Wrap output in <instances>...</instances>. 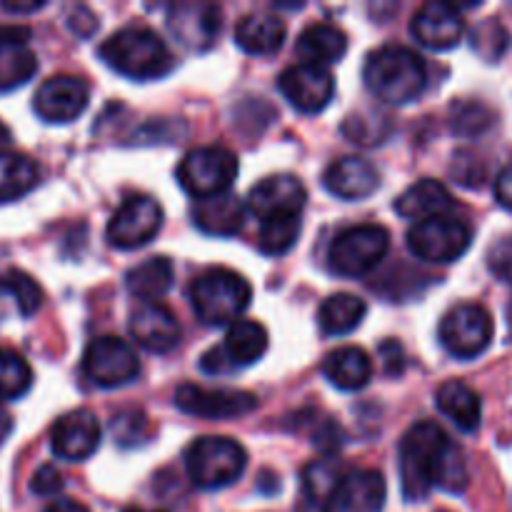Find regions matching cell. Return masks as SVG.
I'll list each match as a JSON object with an SVG mask.
<instances>
[{"label": "cell", "mask_w": 512, "mask_h": 512, "mask_svg": "<svg viewBox=\"0 0 512 512\" xmlns=\"http://www.w3.org/2000/svg\"><path fill=\"white\" fill-rule=\"evenodd\" d=\"M363 78L375 98L390 105H405L423 95L428 85V65L405 45H383L368 55Z\"/></svg>", "instance_id": "obj_1"}, {"label": "cell", "mask_w": 512, "mask_h": 512, "mask_svg": "<svg viewBox=\"0 0 512 512\" xmlns=\"http://www.w3.org/2000/svg\"><path fill=\"white\" fill-rule=\"evenodd\" d=\"M100 58L130 80H158L173 70L175 60L158 33L143 25H125L115 30L103 45Z\"/></svg>", "instance_id": "obj_2"}, {"label": "cell", "mask_w": 512, "mask_h": 512, "mask_svg": "<svg viewBox=\"0 0 512 512\" xmlns=\"http://www.w3.org/2000/svg\"><path fill=\"white\" fill-rule=\"evenodd\" d=\"M253 300V288L243 275L228 268H213L190 288V303L205 325L233 323Z\"/></svg>", "instance_id": "obj_3"}, {"label": "cell", "mask_w": 512, "mask_h": 512, "mask_svg": "<svg viewBox=\"0 0 512 512\" xmlns=\"http://www.w3.org/2000/svg\"><path fill=\"white\" fill-rule=\"evenodd\" d=\"M448 440L445 430L433 420L415 423L400 443V480L403 495L413 500H425L433 490V465L440 448Z\"/></svg>", "instance_id": "obj_4"}, {"label": "cell", "mask_w": 512, "mask_h": 512, "mask_svg": "<svg viewBox=\"0 0 512 512\" xmlns=\"http://www.w3.org/2000/svg\"><path fill=\"white\" fill-rule=\"evenodd\" d=\"M248 455L240 443L220 435L198 438L185 453L190 480L203 490H220L233 485L243 475Z\"/></svg>", "instance_id": "obj_5"}, {"label": "cell", "mask_w": 512, "mask_h": 512, "mask_svg": "<svg viewBox=\"0 0 512 512\" xmlns=\"http://www.w3.org/2000/svg\"><path fill=\"white\" fill-rule=\"evenodd\" d=\"M235 178H238V158L223 145H203L190 150L178 168L183 190L198 200L230 193Z\"/></svg>", "instance_id": "obj_6"}, {"label": "cell", "mask_w": 512, "mask_h": 512, "mask_svg": "<svg viewBox=\"0 0 512 512\" xmlns=\"http://www.w3.org/2000/svg\"><path fill=\"white\" fill-rule=\"evenodd\" d=\"M390 248V233L383 225H353L335 235L330 245V268L345 278L370 273Z\"/></svg>", "instance_id": "obj_7"}, {"label": "cell", "mask_w": 512, "mask_h": 512, "mask_svg": "<svg viewBox=\"0 0 512 512\" xmlns=\"http://www.w3.org/2000/svg\"><path fill=\"white\" fill-rule=\"evenodd\" d=\"M493 318L478 303L455 305L440 320V343L453 358L473 360L483 355L493 343Z\"/></svg>", "instance_id": "obj_8"}, {"label": "cell", "mask_w": 512, "mask_h": 512, "mask_svg": "<svg viewBox=\"0 0 512 512\" xmlns=\"http://www.w3.org/2000/svg\"><path fill=\"white\" fill-rule=\"evenodd\" d=\"M470 243H473L470 225L450 215L423 220L408 230V248L413 250L415 258L428 263H455L468 253Z\"/></svg>", "instance_id": "obj_9"}, {"label": "cell", "mask_w": 512, "mask_h": 512, "mask_svg": "<svg viewBox=\"0 0 512 512\" xmlns=\"http://www.w3.org/2000/svg\"><path fill=\"white\" fill-rule=\"evenodd\" d=\"M83 370L90 383L98 388H123L140 375V358L125 340L103 335L85 350Z\"/></svg>", "instance_id": "obj_10"}, {"label": "cell", "mask_w": 512, "mask_h": 512, "mask_svg": "<svg viewBox=\"0 0 512 512\" xmlns=\"http://www.w3.org/2000/svg\"><path fill=\"white\" fill-rule=\"evenodd\" d=\"M163 225V208L150 195L128 198L108 223V243L118 250H135L150 243Z\"/></svg>", "instance_id": "obj_11"}, {"label": "cell", "mask_w": 512, "mask_h": 512, "mask_svg": "<svg viewBox=\"0 0 512 512\" xmlns=\"http://www.w3.org/2000/svg\"><path fill=\"white\" fill-rule=\"evenodd\" d=\"M175 405L195 418L235 420L253 413L258 408V398L248 390H208L188 383L175 390Z\"/></svg>", "instance_id": "obj_12"}, {"label": "cell", "mask_w": 512, "mask_h": 512, "mask_svg": "<svg viewBox=\"0 0 512 512\" xmlns=\"http://www.w3.org/2000/svg\"><path fill=\"white\" fill-rule=\"evenodd\" d=\"M278 88L295 110L313 115L328 108L330 98L335 93V80L328 68L298 63L280 73Z\"/></svg>", "instance_id": "obj_13"}, {"label": "cell", "mask_w": 512, "mask_h": 512, "mask_svg": "<svg viewBox=\"0 0 512 512\" xmlns=\"http://www.w3.org/2000/svg\"><path fill=\"white\" fill-rule=\"evenodd\" d=\"M168 28L180 45L193 53H203L220 35L223 15H220L218 5L188 0V3H178L168 10Z\"/></svg>", "instance_id": "obj_14"}, {"label": "cell", "mask_w": 512, "mask_h": 512, "mask_svg": "<svg viewBox=\"0 0 512 512\" xmlns=\"http://www.w3.org/2000/svg\"><path fill=\"white\" fill-rule=\"evenodd\" d=\"M308 200V190L300 183L295 175L280 173L270 175V178L260 180L248 195V205L245 208L263 220L270 218H288V215H300Z\"/></svg>", "instance_id": "obj_15"}, {"label": "cell", "mask_w": 512, "mask_h": 512, "mask_svg": "<svg viewBox=\"0 0 512 512\" xmlns=\"http://www.w3.org/2000/svg\"><path fill=\"white\" fill-rule=\"evenodd\" d=\"M90 88L85 80L73 75H55L38 88L33 110L45 123H70L88 108Z\"/></svg>", "instance_id": "obj_16"}, {"label": "cell", "mask_w": 512, "mask_h": 512, "mask_svg": "<svg viewBox=\"0 0 512 512\" xmlns=\"http://www.w3.org/2000/svg\"><path fill=\"white\" fill-rule=\"evenodd\" d=\"M100 425L90 410H73L55 423L50 448L60 460L83 463L98 450Z\"/></svg>", "instance_id": "obj_17"}, {"label": "cell", "mask_w": 512, "mask_h": 512, "mask_svg": "<svg viewBox=\"0 0 512 512\" xmlns=\"http://www.w3.org/2000/svg\"><path fill=\"white\" fill-rule=\"evenodd\" d=\"M415 40L420 45L430 50H450L463 40L465 33V23H463V15L455 5L450 3H425L423 8L415 13L413 25Z\"/></svg>", "instance_id": "obj_18"}, {"label": "cell", "mask_w": 512, "mask_h": 512, "mask_svg": "<svg viewBox=\"0 0 512 512\" xmlns=\"http://www.w3.org/2000/svg\"><path fill=\"white\" fill-rule=\"evenodd\" d=\"M130 335L150 353H170L180 343V323L165 305L140 303L130 313Z\"/></svg>", "instance_id": "obj_19"}, {"label": "cell", "mask_w": 512, "mask_h": 512, "mask_svg": "<svg viewBox=\"0 0 512 512\" xmlns=\"http://www.w3.org/2000/svg\"><path fill=\"white\" fill-rule=\"evenodd\" d=\"M388 488L378 470H348L335 490V512H383Z\"/></svg>", "instance_id": "obj_20"}, {"label": "cell", "mask_w": 512, "mask_h": 512, "mask_svg": "<svg viewBox=\"0 0 512 512\" xmlns=\"http://www.w3.org/2000/svg\"><path fill=\"white\" fill-rule=\"evenodd\" d=\"M325 188L340 200H365L380 188V173L370 160L345 155L325 170Z\"/></svg>", "instance_id": "obj_21"}, {"label": "cell", "mask_w": 512, "mask_h": 512, "mask_svg": "<svg viewBox=\"0 0 512 512\" xmlns=\"http://www.w3.org/2000/svg\"><path fill=\"white\" fill-rule=\"evenodd\" d=\"M400 218L423 223L430 218H443L455 210V198L440 180L423 178L415 185H410L395 203Z\"/></svg>", "instance_id": "obj_22"}, {"label": "cell", "mask_w": 512, "mask_h": 512, "mask_svg": "<svg viewBox=\"0 0 512 512\" xmlns=\"http://www.w3.org/2000/svg\"><path fill=\"white\" fill-rule=\"evenodd\" d=\"M245 208L243 200L233 193L218 195V198L198 200V205L193 208L195 225H198L203 233L215 235V238H233L243 230L245 223Z\"/></svg>", "instance_id": "obj_23"}, {"label": "cell", "mask_w": 512, "mask_h": 512, "mask_svg": "<svg viewBox=\"0 0 512 512\" xmlns=\"http://www.w3.org/2000/svg\"><path fill=\"white\" fill-rule=\"evenodd\" d=\"M285 23L275 13L245 15L235 28V43L248 55H273L283 48Z\"/></svg>", "instance_id": "obj_24"}, {"label": "cell", "mask_w": 512, "mask_h": 512, "mask_svg": "<svg viewBox=\"0 0 512 512\" xmlns=\"http://www.w3.org/2000/svg\"><path fill=\"white\" fill-rule=\"evenodd\" d=\"M295 50L303 63L328 68L348 53V35L333 23H315L300 33Z\"/></svg>", "instance_id": "obj_25"}, {"label": "cell", "mask_w": 512, "mask_h": 512, "mask_svg": "<svg viewBox=\"0 0 512 512\" xmlns=\"http://www.w3.org/2000/svg\"><path fill=\"white\" fill-rule=\"evenodd\" d=\"M435 403H438L440 413L453 420V425H458L463 433H475L480 428L483 405H480L478 393L463 380H448L440 385L435 393Z\"/></svg>", "instance_id": "obj_26"}, {"label": "cell", "mask_w": 512, "mask_h": 512, "mask_svg": "<svg viewBox=\"0 0 512 512\" xmlns=\"http://www.w3.org/2000/svg\"><path fill=\"white\" fill-rule=\"evenodd\" d=\"M323 373L338 390H360L373 378V360L363 348L345 345L325 358Z\"/></svg>", "instance_id": "obj_27"}, {"label": "cell", "mask_w": 512, "mask_h": 512, "mask_svg": "<svg viewBox=\"0 0 512 512\" xmlns=\"http://www.w3.org/2000/svg\"><path fill=\"white\" fill-rule=\"evenodd\" d=\"M173 280L175 268L168 258H163V255L148 258L145 263L130 268L128 275H125L128 290L135 298L143 300V303H155L158 298H163V295L173 288Z\"/></svg>", "instance_id": "obj_28"}, {"label": "cell", "mask_w": 512, "mask_h": 512, "mask_svg": "<svg viewBox=\"0 0 512 512\" xmlns=\"http://www.w3.org/2000/svg\"><path fill=\"white\" fill-rule=\"evenodd\" d=\"M268 343V330L263 325L255 320H235L225 335L223 353L235 368H245V365L258 363L268 353Z\"/></svg>", "instance_id": "obj_29"}, {"label": "cell", "mask_w": 512, "mask_h": 512, "mask_svg": "<svg viewBox=\"0 0 512 512\" xmlns=\"http://www.w3.org/2000/svg\"><path fill=\"white\" fill-rule=\"evenodd\" d=\"M368 315V305L353 293H335L320 305V328L328 335H348L358 328Z\"/></svg>", "instance_id": "obj_30"}, {"label": "cell", "mask_w": 512, "mask_h": 512, "mask_svg": "<svg viewBox=\"0 0 512 512\" xmlns=\"http://www.w3.org/2000/svg\"><path fill=\"white\" fill-rule=\"evenodd\" d=\"M348 470L333 458H323L310 463L303 470V500L305 503L320 505V508H333L335 490H338L340 480L345 478Z\"/></svg>", "instance_id": "obj_31"}, {"label": "cell", "mask_w": 512, "mask_h": 512, "mask_svg": "<svg viewBox=\"0 0 512 512\" xmlns=\"http://www.w3.org/2000/svg\"><path fill=\"white\" fill-rule=\"evenodd\" d=\"M35 185H38V165L28 155L3 150L0 153V203L23 198Z\"/></svg>", "instance_id": "obj_32"}, {"label": "cell", "mask_w": 512, "mask_h": 512, "mask_svg": "<svg viewBox=\"0 0 512 512\" xmlns=\"http://www.w3.org/2000/svg\"><path fill=\"white\" fill-rule=\"evenodd\" d=\"M470 483L468 460H465L463 448L453 440H445L438 458L433 465V488L445 490V493H463Z\"/></svg>", "instance_id": "obj_33"}, {"label": "cell", "mask_w": 512, "mask_h": 512, "mask_svg": "<svg viewBox=\"0 0 512 512\" xmlns=\"http://www.w3.org/2000/svg\"><path fill=\"white\" fill-rule=\"evenodd\" d=\"M38 70V58L25 43L3 45L0 48V93L20 88Z\"/></svg>", "instance_id": "obj_34"}, {"label": "cell", "mask_w": 512, "mask_h": 512, "mask_svg": "<svg viewBox=\"0 0 512 512\" xmlns=\"http://www.w3.org/2000/svg\"><path fill=\"white\" fill-rule=\"evenodd\" d=\"M343 133L350 143L373 148V145L385 143V138L393 133V123H390V115L380 110H358L345 118Z\"/></svg>", "instance_id": "obj_35"}, {"label": "cell", "mask_w": 512, "mask_h": 512, "mask_svg": "<svg viewBox=\"0 0 512 512\" xmlns=\"http://www.w3.org/2000/svg\"><path fill=\"white\" fill-rule=\"evenodd\" d=\"M300 215H288V218H270L260 223L258 233V245L265 255H285L293 250V245L298 243L300 238Z\"/></svg>", "instance_id": "obj_36"}, {"label": "cell", "mask_w": 512, "mask_h": 512, "mask_svg": "<svg viewBox=\"0 0 512 512\" xmlns=\"http://www.w3.org/2000/svg\"><path fill=\"white\" fill-rule=\"evenodd\" d=\"M33 385V370L23 355L10 348H0V400H18Z\"/></svg>", "instance_id": "obj_37"}, {"label": "cell", "mask_w": 512, "mask_h": 512, "mask_svg": "<svg viewBox=\"0 0 512 512\" xmlns=\"http://www.w3.org/2000/svg\"><path fill=\"white\" fill-rule=\"evenodd\" d=\"M0 293L10 295L18 305V313L30 318L33 313H38L40 303H43V290L35 283L30 275H25L23 270H5L0 275Z\"/></svg>", "instance_id": "obj_38"}, {"label": "cell", "mask_w": 512, "mask_h": 512, "mask_svg": "<svg viewBox=\"0 0 512 512\" xmlns=\"http://www.w3.org/2000/svg\"><path fill=\"white\" fill-rule=\"evenodd\" d=\"M493 125V113L483 103L460 100L453 105V130L460 135H480Z\"/></svg>", "instance_id": "obj_39"}, {"label": "cell", "mask_w": 512, "mask_h": 512, "mask_svg": "<svg viewBox=\"0 0 512 512\" xmlns=\"http://www.w3.org/2000/svg\"><path fill=\"white\" fill-rule=\"evenodd\" d=\"M473 48L485 60H498L508 48V30L503 28L498 18L485 20L473 30Z\"/></svg>", "instance_id": "obj_40"}, {"label": "cell", "mask_w": 512, "mask_h": 512, "mask_svg": "<svg viewBox=\"0 0 512 512\" xmlns=\"http://www.w3.org/2000/svg\"><path fill=\"white\" fill-rule=\"evenodd\" d=\"M488 268L495 278L512 285V238L498 240V243L488 250Z\"/></svg>", "instance_id": "obj_41"}, {"label": "cell", "mask_w": 512, "mask_h": 512, "mask_svg": "<svg viewBox=\"0 0 512 512\" xmlns=\"http://www.w3.org/2000/svg\"><path fill=\"white\" fill-rule=\"evenodd\" d=\"M30 490H33L35 495H40V498H50V495L63 490V475H60L53 465H43V468H38V473L33 475Z\"/></svg>", "instance_id": "obj_42"}, {"label": "cell", "mask_w": 512, "mask_h": 512, "mask_svg": "<svg viewBox=\"0 0 512 512\" xmlns=\"http://www.w3.org/2000/svg\"><path fill=\"white\" fill-rule=\"evenodd\" d=\"M200 368H203V373L208 375H230L233 370H238L233 363H230L228 355L223 353V348L208 350V353L200 358Z\"/></svg>", "instance_id": "obj_43"}, {"label": "cell", "mask_w": 512, "mask_h": 512, "mask_svg": "<svg viewBox=\"0 0 512 512\" xmlns=\"http://www.w3.org/2000/svg\"><path fill=\"white\" fill-rule=\"evenodd\" d=\"M68 25H70V30H75V33L83 35L85 38V35H90L93 30H98V18H95L88 8H75V10H70Z\"/></svg>", "instance_id": "obj_44"}, {"label": "cell", "mask_w": 512, "mask_h": 512, "mask_svg": "<svg viewBox=\"0 0 512 512\" xmlns=\"http://www.w3.org/2000/svg\"><path fill=\"white\" fill-rule=\"evenodd\" d=\"M495 195H498L500 205L512 213V165H508V168L498 175V180H495Z\"/></svg>", "instance_id": "obj_45"}, {"label": "cell", "mask_w": 512, "mask_h": 512, "mask_svg": "<svg viewBox=\"0 0 512 512\" xmlns=\"http://www.w3.org/2000/svg\"><path fill=\"white\" fill-rule=\"evenodd\" d=\"M28 38H30L28 28H20V25H0V48L13 43H28Z\"/></svg>", "instance_id": "obj_46"}, {"label": "cell", "mask_w": 512, "mask_h": 512, "mask_svg": "<svg viewBox=\"0 0 512 512\" xmlns=\"http://www.w3.org/2000/svg\"><path fill=\"white\" fill-rule=\"evenodd\" d=\"M0 5L8 13H35V10L45 8V0H30V3H23V0H3Z\"/></svg>", "instance_id": "obj_47"}, {"label": "cell", "mask_w": 512, "mask_h": 512, "mask_svg": "<svg viewBox=\"0 0 512 512\" xmlns=\"http://www.w3.org/2000/svg\"><path fill=\"white\" fill-rule=\"evenodd\" d=\"M43 512H88V508L75 503V500H55V503H50Z\"/></svg>", "instance_id": "obj_48"}, {"label": "cell", "mask_w": 512, "mask_h": 512, "mask_svg": "<svg viewBox=\"0 0 512 512\" xmlns=\"http://www.w3.org/2000/svg\"><path fill=\"white\" fill-rule=\"evenodd\" d=\"M10 430H13V418H10L8 410H5L3 405H0V443H3V440L8 438Z\"/></svg>", "instance_id": "obj_49"}, {"label": "cell", "mask_w": 512, "mask_h": 512, "mask_svg": "<svg viewBox=\"0 0 512 512\" xmlns=\"http://www.w3.org/2000/svg\"><path fill=\"white\" fill-rule=\"evenodd\" d=\"M8 140H10V130H8V125L0 123V145L8 143Z\"/></svg>", "instance_id": "obj_50"}, {"label": "cell", "mask_w": 512, "mask_h": 512, "mask_svg": "<svg viewBox=\"0 0 512 512\" xmlns=\"http://www.w3.org/2000/svg\"><path fill=\"white\" fill-rule=\"evenodd\" d=\"M125 512H160V510H145V508H128Z\"/></svg>", "instance_id": "obj_51"}]
</instances>
